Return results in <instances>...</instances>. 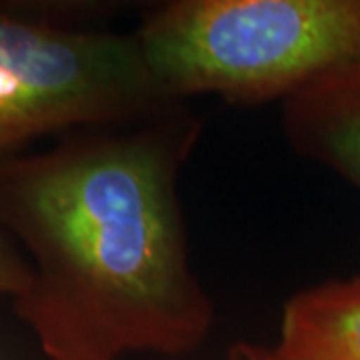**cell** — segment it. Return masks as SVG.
Masks as SVG:
<instances>
[{"mask_svg": "<svg viewBox=\"0 0 360 360\" xmlns=\"http://www.w3.org/2000/svg\"><path fill=\"white\" fill-rule=\"evenodd\" d=\"M229 360H283L276 350L266 345H257V342H246L240 340L232 345L229 350Z\"/></svg>", "mask_w": 360, "mask_h": 360, "instance_id": "7", "label": "cell"}, {"mask_svg": "<svg viewBox=\"0 0 360 360\" xmlns=\"http://www.w3.org/2000/svg\"><path fill=\"white\" fill-rule=\"evenodd\" d=\"M200 132L202 118L174 103L0 160V229L30 264L13 307L46 359L205 345L217 312L191 264L179 194Z\"/></svg>", "mask_w": 360, "mask_h": 360, "instance_id": "1", "label": "cell"}, {"mask_svg": "<svg viewBox=\"0 0 360 360\" xmlns=\"http://www.w3.org/2000/svg\"><path fill=\"white\" fill-rule=\"evenodd\" d=\"M30 283V264L25 252L0 229V292L11 298L20 296Z\"/></svg>", "mask_w": 360, "mask_h": 360, "instance_id": "6", "label": "cell"}, {"mask_svg": "<svg viewBox=\"0 0 360 360\" xmlns=\"http://www.w3.org/2000/svg\"><path fill=\"white\" fill-rule=\"evenodd\" d=\"M134 37L172 101L284 103L359 65L360 0H174L148 11Z\"/></svg>", "mask_w": 360, "mask_h": 360, "instance_id": "2", "label": "cell"}, {"mask_svg": "<svg viewBox=\"0 0 360 360\" xmlns=\"http://www.w3.org/2000/svg\"><path fill=\"white\" fill-rule=\"evenodd\" d=\"M172 101L132 34L0 8V160L40 136L139 120Z\"/></svg>", "mask_w": 360, "mask_h": 360, "instance_id": "3", "label": "cell"}, {"mask_svg": "<svg viewBox=\"0 0 360 360\" xmlns=\"http://www.w3.org/2000/svg\"><path fill=\"white\" fill-rule=\"evenodd\" d=\"M272 348L283 360H360V276L290 296Z\"/></svg>", "mask_w": 360, "mask_h": 360, "instance_id": "5", "label": "cell"}, {"mask_svg": "<svg viewBox=\"0 0 360 360\" xmlns=\"http://www.w3.org/2000/svg\"><path fill=\"white\" fill-rule=\"evenodd\" d=\"M284 141L360 193V63L319 78L283 103Z\"/></svg>", "mask_w": 360, "mask_h": 360, "instance_id": "4", "label": "cell"}]
</instances>
